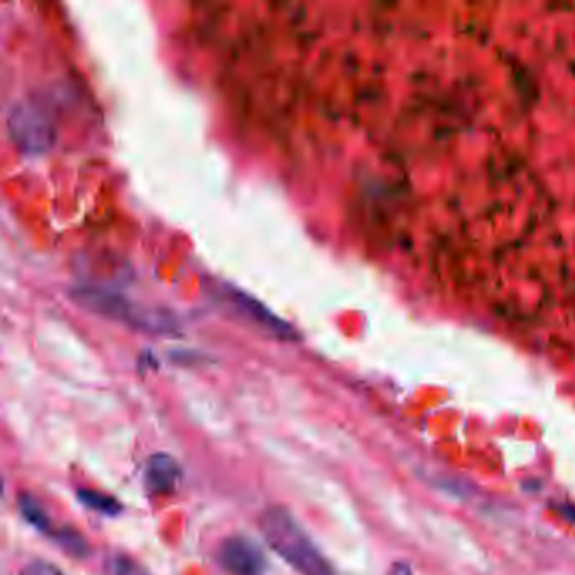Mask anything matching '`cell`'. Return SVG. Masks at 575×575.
<instances>
[{"label": "cell", "mask_w": 575, "mask_h": 575, "mask_svg": "<svg viewBox=\"0 0 575 575\" xmlns=\"http://www.w3.org/2000/svg\"><path fill=\"white\" fill-rule=\"evenodd\" d=\"M258 523L270 549L301 575H334L330 562L285 508H267Z\"/></svg>", "instance_id": "obj_1"}, {"label": "cell", "mask_w": 575, "mask_h": 575, "mask_svg": "<svg viewBox=\"0 0 575 575\" xmlns=\"http://www.w3.org/2000/svg\"><path fill=\"white\" fill-rule=\"evenodd\" d=\"M72 299L95 315L132 325L133 330L152 334H170L176 331V321L169 315L163 310L137 306L117 292L80 285L73 289Z\"/></svg>", "instance_id": "obj_2"}, {"label": "cell", "mask_w": 575, "mask_h": 575, "mask_svg": "<svg viewBox=\"0 0 575 575\" xmlns=\"http://www.w3.org/2000/svg\"><path fill=\"white\" fill-rule=\"evenodd\" d=\"M8 130L12 144L24 154L39 155L53 148V124L46 117L44 112L33 103H17L12 106Z\"/></svg>", "instance_id": "obj_3"}, {"label": "cell", "mask_w": 575, "mask_h": 575, "mask_svg": "<svg viewBox=\"0 0 575 575\" xmlns=\"http://www.w3.org/2000/svg\"><path fill=\"white\" fill-rule=\"evenodd\" d=\"M225 295H227L228 303L235 307L239 315H242L246 321L254 322L261 331L272 334L277 340H299V334H297V331L288 321L273 315L269 307L258 303L252 295L245 294V292L239 291V289L231 288V285L225 289Z\"/></svg>", "instance_id": "obj_4"}, {"label": "cell", "mask_w": 575, "mask_h": 575, "mask_svg": "<svg viewBox=\"0 0 575 575\" xmlns=\"http://www.w3.org/2000/svg\"><path fill=\"white\" fill-rule=\"evenodd\" d=\"M218 561L231 575H266L267 559L251 538L230 537L218 550Z\"/></svg>", "instance_id": "obj_5"}, {"label": "cell", "mask_w": 575, "mask_h": 575, "mask_svg": "<svg viewBox=\"0 0 575 575\" xmlns=\"http://www.w3.org/2000/svg\"><path fill=\"white\" fill-rule=\"evenodd\" d=\"M179 480H181V470L175 458L164 452L149 458L148 465H145V483L152 493H157V495L173 493Z\"/></svg>", "instance_id": "obj_6"}, {"label": "cell", "mask_w": 575, "mask_h": 575, "mask_svg": "<svg viewBox=\"0 0 575 575\" xmlns=\"http://www.w3.org/2000/svg\"><path fill=\"white\" fill-rule=\"evenodd\" d=\"M20 510L27 523L38 528L39 532H51V523L46 515L44 508L39 504L35 496L24 493L20 496Z\"/></svg>", "instance_id": "obj_7"}, {"label": "cell", "mask_w": 575, "mask_h": 575, "mask_svg": "<svg viewBox=\"0 0 575 575\" xmlns=\"http://www.w3.org/2000/svg\"><path fill=\"white\" fill-rule=\"evenodd\" d=\"M78 498H80L85 507L99 511L103 515L117 516L122 510L120 503L115 498L103 495L100 491H93V489H80L78 491Z\"/></svg>", "instance_id": "obj_8"}, {"label": "cell", "mask_w": 575, "mask_h": 575, "mask_svg": "<svg viewBox=\"0 0 575 575\" xmlns=\"http://www.w3.org/2000/svg\"><path fill=\"white\" fill-rule=\"evenodd\" d=\"M54 537L69 555L84 559L90 553V546L80 532L73 531V528H61V531L54 532Z\"/></svg>", "instance_id": "obj_9"}, {"label": "cell", "mask_w": 575, "mask_h": 575, "mask_svg": "<svg viewBox=\"0 0 575 575\" xmlns=\"http://www.w3.org/2000/svg\"><path fill=\"white\" fill-rule=\"evenodd\" d=\"M21 575H65L56 565L46 561H35L23 568Z\"/></svg>", "instance_id": "obj_10"}, {"label": "cell", "mask_w": 575, "mask_h": 575, "mask_svg": "<svg viewBox=\"0 0 575 575\" xmlns=\"http://www.w3.org/2000/svg\"><path fill=\"white\" fill-rule=\"evenodd\" d=\"M114 575H149L141 565H137L136 562L130 559H117L112 568Z\"/></svg>", "instance_id": "obj_11"}, {"label": "cell", "mask_w": 575, "mask_h": 575, "mask_svg": "<svg viewBox=\"0 0 575 575\" xmlns=\"http://www.w3.org/2000/svg\"><path fill=\"white\" fill-rule=\"evenodd\" d=\"M388 575H413L412 568L409 567L407 564H401V562H398V564H395L394 567L391 568V574Z\"/></svg>", "instance_id": "obj_12"}, {"label": "cell", "mask_w": 575, "mask_h": 575, "mask_svg": "<svg viewBox=\"0 0 575 575\" xmlns=\"http://www.w3.org/2000/svg\"><path fill=\"white\" fill-rule=\"evenodd\" d=\"M562 513H564L565 519L571 520V522L575 523V508L574 507L564 508V510H562Z\"/></svg>", "instance_id": "obj_13"}]
</instances>
